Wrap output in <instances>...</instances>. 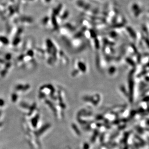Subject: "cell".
I'll return each instance as SVG.
<instances>
[{
    "label": "cell",
    "instance_id": "cell-2",
    "mask_svg": "<svg viewBox=\"0 0 149 149\" xmlns=\"http://www.w3.org/2000/svg\"><path fill=\"white\" fill-rule=\"evenodd\" d=\"M132 9L135 12L139 10V6H138V4H134L133 6H132Z\"/></svg>",
    "mask_w": 149,
    "mask_h": 149
},
{
    "label": "cell",
    "instance_id": "cell-3",
    "mask_svg": "<svg viewBox=\"0 0 149 149\" xmlns=\"http://www.w3.org/2000/svg\"><path fill=\"white\" fill-rule=\"evenodd\" d=\"M89 144L87 143H85L83 145V149H89Z\"/></svg>",
    "mask_w": 149,
    "mask_h": 149
},
{
    "label": "cell",
    "instance_id": "cell-1",
    "mask_svg": "<svg viewBox=\"0 0 149 149\" xmlns=\"http://www.w3.org/2000/svg\"><path fill=\"white\" fill-rule=\"evenodd\" d=\"M73 128L74 130V131L76 132L77 134L78 135H80V132L77 129V128L76 127V125H73Z\"/></svg>",
    "mask_w": 149,
    "mask_h": 149
}]
</instances>
